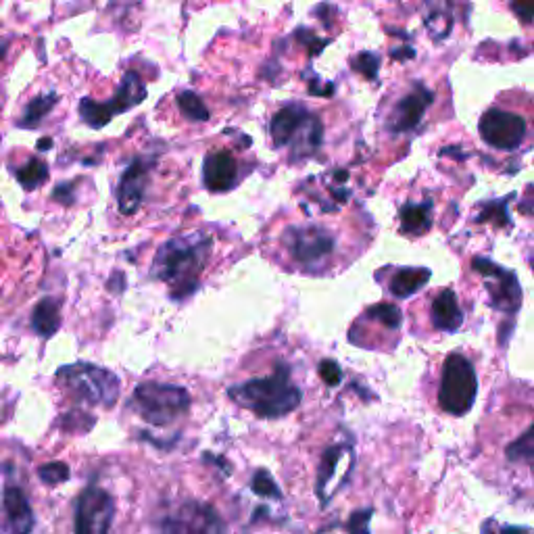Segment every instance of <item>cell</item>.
<instances>
[{"label":"cell","mask_w":534,"mask_h":534,"mask_svg":"<svg viewBox=\"0 0 534 534\" xmlns=\"http://www.w3.org/2000/svg\"><path fill=\"white\" fill-rule=\"evenodd\" d=\"M211 255V238L186 234L163 242L153 261V276L172 286L176 299L190 295Z\"/></svg>","instance_id":"obj_1"},{"label":"cell","mask_w":534,"mask_h":534,"mask_svg":"<svg viewBox=\"0 0 534 534\" xmlns=\"http://www.w3.org/2000/svg\"><path fill=\"white\" fill-rule=\"evenodd\" d=\"M234 403L253 411L263 420H278L295 411L303 399L301 388L290 378L286 366H278L267 378H253L228 388Z\"/></svg>","instance_id":"obj_2"},{"label":"cell","mask_w":534,"mask_h":534,"mask_svg":"<svg viewBox=\"0 0 534 534\" xmlns=\"http://www.w3.org/2000/svg\"><path fill=\"white\" fill-rule=\"evenodd\" d=\"M57 382L86 405L113 407L121 391V380L111 370L92 366V363H74V366L61 368L57 372Z\"/></svg>","instance_id":"obj_3"},{"label":"cell","mask_w":534,"mask_h":534,"mask_svg":"<svg viewBox=\"0 0 534 534\" xmlns=\"http://www.w3.org/2000/svg\"><path fill=\"white\" fill-rule=\"evenodd\" d=\"M134 407L144 422L165 428L186 414L190 395L182 386L144 382L134 391Z\"/></svg>","instance_id":"obj_4"},{"label":"cell","mask_w":534,"mask_h":534,"mask_svg":"<svg viewBox=\"0 0 534 534\" xmlns=\"http://www.w3.org/2000/svg\"><path fill=\"white\" fill-rule=\"evenodd\" d=\"M476 393L478 378L470 359L459 353H451L443 366L439 405L451 416H466L474 407Z\"/></svg>","instance_id":"obj_5"},{"label":"cell","mask_w":534,"mask_h":534,"mask_svg":"<svg viewBox=\"0 0 534 534\" xmlns=\"http://www.w3.org/2000/svg\"><path fill=\"white\" fill-rule=\"evenodd\" d=\"M284 242L288 253L293 255V259L299 261L307 272L322 270V263L334 251V236L320 226L288 228V232L284 234Z\"/></svg>","instance_id":"obj_6"},{"label":"cell","mask_w":534,"mask_h":534,"mask_svg":"<svg viewBox=\"0 0 534 534\" xmlns=\"http://www.w3.org/2000/svg\"><path fill=\"white\" fill-rule=\"evenodd\" d=\"M165 534H224L226 524L207 503L184 501L161 520Z\"/></svg>","instance_id":"obj_7"},{"label":"cell","mask_w":534,"mask_h":534,"mask_svg":"<svg viewBox=\"0 0 534 534\" xmlns=\"http://www.w3.org/2000/svg\"><path fill=\"white\" fill-rule=\"evenodd\" d=\"M474 270L482 276L484 286L489 290L491 305L497 311L518 313L522 307V286L514 272H507L505 267L484 257L474 259Z\"/></svg>","instance_id":"obj_8"},{"label":"cell","mask_w":534,"mask_h":534,"mask_svg":"<svg viewBox=\"0 0 534 534\" xmlns=\"http://www.w3.org/2000/svg\"><path fill=\"white\" fill-rule=\"evenodd\" d=\"M355 466V453L349 443H334L320 461L318 482H315V495L322 505H328L336 491L349 480Z\"/></svg>","instance_id":"obj_9"},{"label":"cell","mask_w":534,"mask_h":534,"mask_svg":"<svg viewBox=\"0 0 534 534\" xmlns=\"http://www.w3.org/2000/svg\"><path fill=\"white\" fill-rule=\"evenodd\" d=\"M113 518V497L101 487L84 489L76 507V534H109Z\"/></svg>","instance_id":"obj_10"},{"label":"cell","mask_w":534,"mask_h":534,"mask_svg":"<svg viewBox=\"0 0 534 534\" xmlns=\"http://www.w3.org/2000/svg\"><path fill=\"white\" fill-rule=\"evenodd\" d=\"M478 128L482 140L499 151L518 149L526 136V121L516 113L501 109H491L484 113Z\"/></svg>","instance_id":"obj_11"},{"label":"cell","mask_w":534,"mask_h":534,"mask_svg":"<svg viewBox=\"0 0 534 534\" xmlns=\"http://www.w3.org/2000/svg\"><path fill=\"white\" fill-rule=\"evenodd\" d=\"M149 167H151L149 161L136 159L126 169V174L121 176V182L117 188V203H119V211L124 215H132L138 211L144 199V190H147Z\"/></svg>","instance_id":"obj_12"},{"label":"cell","mask_w":534,"mask_h":534,"mask_svg":"<svg viewBox=\"0 0 534 534\" xmlns=\"http://www.w3.org/2000/svg\"><path fill=\"white\" fill-rule=\"evenodd\" d=\"M238 178V165L226 151H213L203 163V182L213 192H226L234 188Z\"/></svg>","instance_id":"obj_13"},{"label":"cell","mask_w":534,"mask_h":534,"mask_svg":"<svg viewBox=\"0 0 534 534\" xmlns=\"http://www.w3.org/2000/svg\"><path fill=\"white\" fill-rule=\"evenodd\" d=\"M5 516L11 534H30L34 528V512L28 497L21 489L7 487L5 489Z\"/></svg>","instance_id":"obj_14"},{"label":"cell","mask_w":534,"mask_h":534,"mask_svg":"<svg viewBox=\"0 0 534 534\" xmlns=\"http://www.w3.org/2000/svg\"><path fill=\"white\" fill-rule=\"evenodd\" d=\"M432 324L443 332H457L464 324V311H461L453 290H441L432 301Z\"/></svg>","instance_id":"obj_15"},{"label":"cell","mask_w":534,"mask_h":534,"mask_svg":"<svg viewBox=\"0 0 534 534\" xmlns=\"http://www.w3.org/2000/svg\"><path fill=\"white\" fill-rule=\"evenodd\" d=\"M430 103H432V92H428L422 86H418L416 92L405 96L395 113V130L405 132V130L416 128Z\"/></svg>","instance_id":"obj_16"},{"label":"cell","mask_w":534,"mask_h":534,"mask_svg":"<svg viewBox=\"0 0 534 534\" xmlns=\"http://www.w3.org/2000/svg\"><path fill=\"white\" fill-rule=\"evenodd\" d=\"M307 117H309V113L305 109H301V107H295V105L284 107L274 115L270 132H272V138H274V142L278 144V147H282V144L293 142L297 138V134L303 128Z\"/></svg>","instance_id":"obj_17"},{"label":"cell","mask_w":534,"mask_h":534,"mask_svg":"<svg viewBox=\"0 0 534 534\" xmlns=\"http://www.w3.org/2000/svg\"><path fill=\"white\" fill-rule=\"evenodd\" d=\"M430 280V270L426 267H403L393 278L391 284H388V290L399 299H407L418 290H422Z\"/></svg>","instance_id":"obj_18"},{"label":"cell","mask_w":534,"mask_h":534,"mask_svg":"<svg viewBox=\"0 0 534 534\" xmlns=\"http://www.w3.org/2000/svg\"><path fill=\"white\" fill-rule=\"evenodd\" d=\"M61 326V309L55 299H42L32 313V328L38 336L51 338Z\"/></svg>","instance_id":"obj_19"},{"label":"cell","mask_w":534,"mask_h":534,"mask_svg":"<svg viewBox=\"0 0 534 534\" xmlns=\"http://www.w3.org/2000/svg\"><path fill=\"white\" fill-rule=\"evenodd\" d=\"M144 96H147V90H144L140 78L134 74V71H130V74H126L124 82H121L117 94L113 96L109 105H111L113 113H124L130 107L142 103Z\"/></svg>","instance_id":"obj_20"},{"label":"cell","mask_w":534,"mask_h":534,"mask_svg":"<svg viewBox=\"0 0 534 534\" xmlns=\"http://www.w3.org/2000/svg\"><path fill=\"white\" fill-rule=\"evenodd\" d=\"M430 203L422 205H405L401 209V230L405 234H424L432 226Z\"/></svg>","instance_id":"obj_21"},{"label":"cell","mask_w":534,"mask_h":534,"mask_svg":"<svg viewBox=\"0 0 534 534\" xmlns=\"http://www.w3.org/2000/svg\"><path fill=\"white\" fill-rule=\"evenodd\" d=\"M507 459L512 461V464H522L534 472V422L522 436H518V439L507 447Z\"/></svg>","instance_id":"obj_22"},{"label":"cell","mask_w":534,"mask_h":534,"mask_svg":"<svg viewBox=\"0 0 534 534\" xmlns=\"http://www.w3.org/2000/svg\"><path fill=\"white\" fill-rule=\"evenodd\" d=\"M55 103H57V94L36 96V99L28 105L26 113H23V119L19 121V126L21 128H36L40 121L46 117V113H51Z\"/></svg>","instance_id":"obj_23"},{"label":"cell","mask_w":534,"mask_h":534,"mask_svg":"<svg viewBox=\"0 0 534 534\" xmlns=\"http://www.w3.org/2000/svg\"><path fill=\"white\" fill-rule=\"evenodd\" d=\"M80 115H82V119L86 121V124L90 128H103V126L109 124L111 117L115 113H113V109H111L109 103L107 105H101V103H94L92 99H82V103H80Z\"/></svg>","instance_id":"obj_24"},{"label":"cell","mask_w":534,"mask_h":534,"mask_svg":"<svg viewBox=\"0 0 534 534\" xmlns=\"http://www.w3.org/2000/svg\"><path fill=\"white\" fill-rule=\"evenodd\" d=\"M46 178H48V167L40 159H30L26 165L17 169V180L26 190L38 188Z\"/></svg>","instance_id":"obj_25"},{"label":"cell","mask_w":534,"mask_h":534,"mask_svg":"<svg viewBox=\"0 0 534 534\" xmlns=\"http://www.w3.org/2000/svg\"><path fill=\"white\" fill-rule=\"evenodd\" d=\"M178 105H180L182 113L192 121H207L209 119V109L205 107L203 99L197 92H190V90L182 92L178 96Z\"/></svg>","instance_id":"obj_26"},{"label":"cell","mask_w":534,"mask_h":534,"mask_svg":"<svg viewBox=\"0 0 534 534\" xmlns=\"http://www.w3.org/2000/svg\"><path fill=\"white\" fill-rule=\"evenodd\" d=\"M370 518L372 509H361L345 524H336L334 528H330V534H370Z\"/></svg>","instance_id":"obj_27"},{"label":"cell","mask_w":534,"mask_h":534,"mask_svg":"<svg viewBox=\"0 0 534 534\" xmlns=\"http://www.w3.org/2000/svg\"><path fill=\"white\" fill-rule=\"evenodd\" d=\"M366 315H368L370 320H376V322H380L382 326L391 328V330L399 328V326H401V322H403V315H401V311H399L395 305H391V303H380V305H374V307H370V309L366 311Z\"/></svg>","instance_id":"obj_28"},{"label":"cell","mask_w":534,"mask_h":534,"mask_svg":"<svg viewBox=\"0 0 534 534\" xmlns=\"http://www.w3.org/2000/svg\"><path fill=\"white\" fill-rule=\"evenodd\" d=\"M253 491L261 497H272V499H280V489H278V484L274 482V478L259 470L255 476H253Z\"/></svg>","instance_id":"obj_29"},{"label":"cell","mask_w":534,"mask_h":534,"mask_svg":"<svg viewBox=\"0 0 534 534\" xmlns=\"http://www.w3.org/2000/svg\"><path fill=\"white\" fill-rule=\"evenodd\" d=\"M40 478L44 484H51V487H57V484L65 482L69 478V468L61 461H53V464H46L38 470Z\"/></svg>","instance_id":"obj_30"},{"label":"cell","mask_w":534,"mask_h":534,"mask_svg":"<svg viewBox=\"0 0 534 534\" xmlns=\"http://www.w3.org/2000/svg\"><path fill=\"white\" fill-rule=\"evenodd\" d=\"M480 534H534L528 528H518V526H507V524H499L497 520H487L482 524Z\"/></svg>","instance_id":"obj_31"},{"label":"cell","mask_w":534,"mask_h":534,"mask_svg":"<svg viewBox=\"0 0 534 534\" xmlns=\"http://www.w3.org/2000/svg\"><path fill=\"white\" fill-rule=\"evenodd\" d=\"M378 65H380V61H378V57L372 55V53H363V55H359L357 61H355V69L361 71V74L366 76V78H370V80L376 78V74H378Z\"/></svg>","instance_id":"obj_32"},{"label":"cell","mask_w":534,"mask_h":534,"mask_svg":"<svg viewBox=\"0 0 534 534\" xmlns=\"http://www.w3.org/2000/svg\"><path fill=\"white\" fill-rule=\"evenodd\" d=\"M320 376L324 378V382L328 386H336V384H341V380H343L341 366H338L336 361H330V359H324L320 363Z\"/></svg>","instance_id":"obj_33"},{"label":"cell","mask_w":534,"mask_h":534,"mask_svg":"<svg viewBox=\"0 0 534 534\" xmlns=\"http://www.w3.org/2000/svg\"><path fill=\"white\" fill-rule=\"evenodd\" d=\"M512 11L522 21H534V0H512Z\"/></svg>","instance_id":"obj_34"},{"label":"cell","mask_w":534,"mask_h":534,"mask_svg":"<svg viewBox=\"0 0 534 534\" xmlns=\"http://www.w3.org/2000/svg\"><path fill=\"white\" fill-rule=\"evenodd\" d=\"M53 197H55L57 201H61V203H71V201H74V197H71V184H61V186H57Z\"/></svg>","instance_id":"obj_35"},{"label":"cell","mask_w":534,"mask_h":534,"mask_svg":"<svg viewBox=\"0 0 534 534\" xmlns=\"http://www.w3.org/2000/svg\"><path fill=\"white\" fill-rule=\"evenodd\" d=\"M391 55H393V59H403V61H405V59H414L416 53L411 51L409 46H403V48H397V51H393Z\"/></svg>","instance_id":"obj_36"},{"label":"cell","mask_w":534,"mask_h":534,"mask_svg":"<svg viewBox=\"0 0 534 534\" xmlns=\"http://www.w3.org/2000/svg\"><path fill=\"white\" fill-rule=\"evenodd\" d=\"M48 147H53V140H51V138H44V140H40L38 149H48Z\"/></svg>","instance_id":"obj_37"},{"label":"cell","mask_w":534,"mask_h":534,"mask_svg":"<svg viewBox=\"0 0 534 534\" xmlns=\"http://www.w3.org/2000/svg\"><path fill=\"white\" fill-rule=\"evenodd\" d=\"M532 267H534V261H532Z\"/></svg>","instance_id":"obj_38"}]
</instances>
